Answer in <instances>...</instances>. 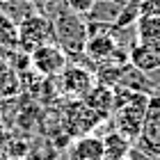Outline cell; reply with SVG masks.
I'll return each mask as SVG.
<instances>
[{"instance_id": "3957f363", "label": "cell", "mask_w": 160, "mask_h": 160, "mask_svg": "<svg viewBox=\"0 0 160 160\" xmlns=\"http://www.w3.org/2000/svg\"><path fill=\"white\" fill-rule=\"evenodd\" d=\"M94 87H96V76L82 64H69L57 76V89L69 98H85Z\"/></svg>"}, {"instance_id": "8fae6325", "label": "cell", "mask_w": 160, "mask_h": 160, "mask_svg": "<svg viewBox=\"0 0 160 160\" xmlns=\"http://www.w3.org/2000/svg\"><path fill=\"white\" fill-rule=\"evenodd\" d=\"M18 48V23L5 12H0V50Z\"/></svg>"}, {"instance_id": "9a60e30c", "label": "cell", "mask_w": 160, "mask_h": 160, "mask_svg": "<svg viewBox=\"0 0 160 160\" xmlns=\"http://www.w3.org/2000/svg\"><path fill=\"white\" fill-rule=\"evenodd\" d=\"M123 2H142V0H123Z\"/></svg>"}, {"instance_id": "6da1fadb", "label": "cell", "mask_w": 160, "mask_h": 160, "mask_svg": "<svg viewBox=\"0 0 160 160\" xmlns=\"http://www.w3.org/2000/svg\"><path fill=\"white\" fill-rule=\"evenodd\" d=\"M53 23V41L60 46L69 60H82L85 57V46H87V21L69 9L67 0H57L53 5H46L43 12Z\"/></svg>"}, {"instance_id": "52a82bcc", "label": "cell", "mask_w": 160, "mask_h": 160, "mask_svg": "<svg viewBox=\"0 0 160 160\" xmlns=\"http://www.w3.org/2000/svg\"><path fill=\"white\" fill-rule=\"evenodd\" d=\"M82 103L87 108H92L96 114H101L103 119H108V114H110V110L114 108V87H108V85H98L87 94V96L82 98Z\"/></svg>"}, {"instance_id": "5bb4252c", "label": "cell", "mask_w": 160, "mask_h": 160, "mask_svg": "<svg viewBox=\"0 0 160 160\" xmlns=\"http://www.w3.org/2000/svg\"><path fill=\"white\" fill-rule=\"evenodd\" d=\"M2 64H5V57H2V50H0V69H2Z\"/></svg>"}, {"instance_id": "8992f818", "label": "cell", "mask_w": 160, "mask_h": 160, "mask_svg": "<svg viewBox=\"0 0 160 160\" xmlns=\"http://www.w3.org/2000/svg\"><path fill=\"white\" fill-rule=\"evenodd\" d=\"M69 160H105V147L103 137L98 135H80L78 140L69 147Z\"/></svg>"}, {"instance_id": "4fadbf2b", "label": "cell", "mask_w": 160, "mask_h": 160, "mask_svg": "<svg viewBox=\"0 0 160 160\" xmlns=\"http://www.w3.org/2000/svg\"><path fill=\"white\" fill-rule=\"evenodd\" d=\"M96 0H67L69 9H73L76 14H80V16H87V14L92 12V7Z\"/></svg>"}, {"instance_id": "7c38bea8", "label": "cell", "mask_w": 160, "mask_h": 160, "mask_svg": "<svg viewBox=\"0 0 160 160\" xmlns=\"http://www.w3.org/2000/svg\"><path fill=\"white\" fill-rule=\"evenodd\" d=\"M140 16L160 18V0H142L140 2Z\"/></svg>"}, {"instance_id": "277c9868", "label": "cell", "mask_w": 160, "mask_h": 160, "mask_svg": "<svg viewBox=\"0 0 160 160\" xmlns=\"http://www.w3.org/2000/svg\"><path fill=\"white\" fill-rule=\"evenodd\" d=\"M30 62H32L34 73H39L43 78H57L69 67V55L55 41H50V43H43V46L32 50Z\"/></svg>"}, {"instance_id": "ba28073f", "label": "cell", "mask_w": 160, "mask_h": 160, "mask_svg": "<svg viewBox=\"0 0 160 160\" xmlns=\"http://www.w3.org/2000/svg\"><path fill=\"white\" fill-rule=\"evenodd\" d=\"M128 60L133 67H137L144 73H151V71L160 69V55L156 53L149 43H135L128 53Z\"/></svg>"}, {"instance_id": "5b68a950", "label": "cell", "mask_w": 160, "mask_h": 160, "mask_svg": "<svg viewBox=\"0 0 160 160\" xmlns=\"http://www.w3.org/2000/svg\"><path fill=\"white\" fill-rule=\"evenodd\" d=\"M147 108L149 105H123L119 110H114L117 112V119H114L117 130L121 135H126L130 142L142 135L144 119H147Z\"/></svg>"}, {"instance_id": "9c48e42d", "label": "cell", "mask_w": 160, "mask_h": 160, "mask_svg": "<svg viewBox=\"0 0 160 160\" xmlns=\"http://www.w3.org/2000/svg\"><path fill=\"white\" fill-rule=\"evenodd\" d=\"M103 147H105V160H121L130 153V140L126 135H121L119 130H110L103 137Z\"/></svg>"}, {"instance_id": "30bf717a", "label": "cell", "mask_w": 160, "mask_h": 160, "mask_svg": "<svg viewBox=\"0 0 160 160\" xmlns=\"http://www.w3.org/2000/svg\"><path fill=\"white\" fill-rule=\"evenodd\" d=\"M21 89H23V85H21V73L14 71L9 64L5 62L2 69H0V98H14Z\"/></svg>"}, {"instance_id": "7a4b0ae2", "label": "cell", "mask_w": 160, "mask_h": 160, "mask_svg": "<svg viewBox=\"0 0 160 160\" xmlns=\"http://www.w3.org/2000/svg\"><path fill=\"white\" fill-rule=\"evenodd\" d=\"M53 41V23L46 14L32 12L18 21V48L32 53L34 48Z\"/></svg>"}]
</instances>
